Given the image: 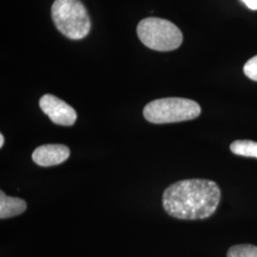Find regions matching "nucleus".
<instances>
[{
    "mask_svg": "<svg viewBox=\"0 0 257 257\" xmlns=\"http://www.w3.org/2000/svg\"><path fill=\"white\" fill-rule=\"evenodd\" d=\"M218 185L207 179H187L169 186L162 197L167 213L184 220H199L211 216L220 202Z\"/></svg>",
    "mask_w": 257,
    "mask_h": 257,
    "instance_id": "1",
    "label": "nucleus"
},
{
    "mask_svg": "<svg viewBox=\"0 0 257 257\" xmlns=\"http://www.w3.org/2000/svg\"><path fill=\"white\" fill-rule=\"evenodd\" d=\"M52 19L61 34L74 40L87 37L91 30L88 12L79 0H55Z\"/></svg>",
    "mask_w": 257,
    "mask_h": 257,
    "instance_id": "2",
    "label": "nucleus"
},
{
    "mask_svg": "<svg viewBox=\"0 0 257 257\" xmlns=\"http://www.w3.org/2000/svg\"><path fill=\"white\" fill-rule=\"evenodd\" d=\"M201 113L198 103L180 97L160 98L147 104L143 110L145 119L154 124H168L193 120Z\"/></svg>",
    "mask_w": 257,
    "mask_h": 257,
    "instance_id": "3",
    "label": "nucleus"
},
{
    "mask_svg": "<svg viewBox=\"0 0 257 257\" xmlns=\"http://www.w3.org/2000/svg\"><path fill=\"white\" fill-rule=\"evenodd\" d=\"M138 35L148 48L158 52H169L179 48L183 35L173 22L158 18H148L139 22Z\"/></svg>",
    "mask_w": 257,
    "mask_h": 257,
    "instance_id": "4",
    "label": "nucleus"
},
{
    "mask_svg": "<svg viewBox=\"0 0 257 257\" xmlns=\"http://www.w3.org/2000/svg\"><path fill=\"white\" fill-rule=\"evenodd\" d=\"M42 111L55 124L61 126H73L77 114L72 106L53 94H45L39 100Z\"/></svg>",
    "mask_w": 257,
    "mask_h": 257,
    "instance_id": "5",
    "label": "nucleus"
},
{
    "mask_svg": "<svg viewBox=\"0 0 257 257\" xmlns=\"http://www.w3.org/2000/svg\"><path fill=\"white\" fill-rule=\"evenodd\" d=\"M70 149L60 144H47L37 147L33 155V161L41 167H52L65 162L70 156Z\"/></svg>",
    "mask_w": 257,
    "mask_h": 257,
    "instance_id": "6",
    "label": "nucleus"
},
{
    "mask_svg": "<svg viewBox=\"0 0 257 257\" xmlns=\"http://www.w3.org/2000/svg\"><path fill=\"white\" fill-rule=\"evenodd\" d=\"M27 209V203L19 197L8 196L0 191V218L6 219L23 213Z\"/></svg>",
    "mask_w": 257,
    "mask_h": 257,
    "instance_id": "7",
    "label": "nucleus"
},
{
    "mask_svg": "<svg viewBox=\"0 0 257 257\" xmlns=\"http://www.w3.org/2000/svg\"><path fill=\"white\" fill-rule=\"evenodd\" d=\"M230 151L236 156L257 158V142L251 140H235L230 144Z\"/></svg>",
    "mask_w": 257,
    "mask_h": 257,
    "instance_id": "8",
    "label": "nucleus"
},
{
    "mask_svg": "<svg viewBox=\"0 0 257 257\" xmlns=\"http://www.w3.org/2000/svg\"><path fill=\"white\" fill-rule=\"evenodd\" d=\"M227 257H257V247L250 244L236 245L228 250Z\"/></svg>",
    "mask_w": 257,
    "mask_h": 257,
    "instance_id": "9",
    "label": "nucleus"
},
{
    "mask_svg": "<svg viewBox=\"0 0 257 257\" xmlns=\"http://www.w3.org/2000/svg\"><path fill=\"white\" fill-rule=\"evenodd\" d=\"M244 74L249 79L257 82V55L247 61L244 66Z\"/></svg>",
    "mask_w": 257,
    "mask_h": 257,
    "instance_id": "10",
    "label": "nucleus"
},
{
    "mask_svg": "<svg viewBox=\"0 0 257 257\" xmlns=\"http://www.w3.org/2000/svg\"><path fill=\"white\" fill-rule=\"evenodd\" d=\"M248 9L253 10L255 11L257 10V0H241Z\"/></svg>",
    "mask_w": 257,
    "mask_h": 257,
    "instance_id": "11",
    "label": "nucleus"
},
{
    "mask_svg": "<svg viewBox=\"0 0 257 257\" xmlns=\"http://www.w3.org/2000/svg\"><path fill=\"white\" fill-rule=\"evenodd\" d=\"M4 142H5L4 136L1 134V135H0V148L3 147V145H4Z\"/></svg>",
    "mask_w": 257,
    "mask_h": 257,
    "instance_id": "12",
    "label": "nucleus"
}]
</instances>
